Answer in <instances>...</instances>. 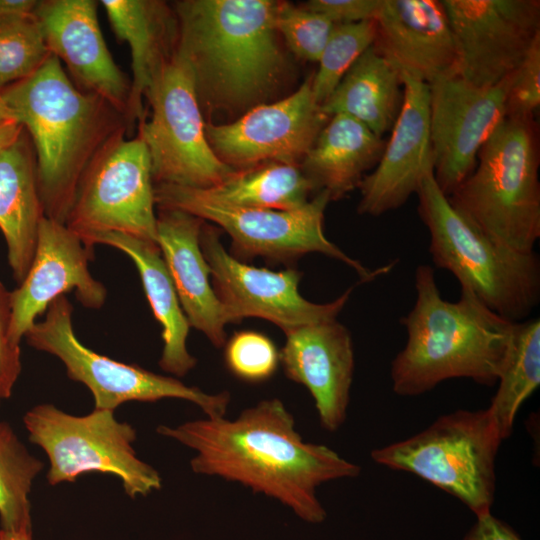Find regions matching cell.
<instances>
[{"label": "cell", "mask_w": 540, "mask_h": 540, "mask_svg": "<svg viewBox=\"0 0 540 540\" xmlns=\"http://www.w3.org/2000/svg\"><path fill=\"white\" fill-rule=\"evenodd\" d=\"M156 431L195 452L190 460L194 473L240 483L309 523L326 517L317 497L320 485L361 472L329 447L303 441L278 398L261 400L235 419L205 417L174 427L159 425Z\"/></svg>", "instance_id": "1"}, {"label": "cell", "mask_w": 540, "mask_h": 540, "mask_svg": "<svg viewBox=\"0 0 540 540\" xmlns=\"http://www.w3.org/2000/svg\"><path fill=\"white\" fill-rule=\"evenodd\" d=\"M1 93L31 140L44 215L65 224L87 167L108 143L129 135L127 118L80 90L54 55Z\"/></svg>", "instance_id": "2"}, {"label": "cell", "mask_w": 540, "mask_h": 540, "mask_svg": "<svg viewBox=\"0 0 540 540\" xmlns=\"http://www.w3.org/2000/svg\"><path fill=\"white\" fill-rule=\"evenodd\" d=\"M277 5L269 0L175 2L176 52L192 71L201 110L252 108L277 86L284 69Z\"/></svg>", "instance_id": "3"}, {"label": "cell", "mask_w": 540, "mask_h": 540, "mask_svg": "<svg viewBox=\"0 0 540 540\" xmlns=\"http://www.w3.org/2000/svg\"><path fill=\"white\" fill-rule=\"evenodd\" d=\"M416 299L400 319L407 340L391 363L393 391L417 396L452 378L497 383L514 322L491 311L470 290L458 301L442 298L434 269L415 270Z\"/></svg>", "instance_id": "4"}, {"label": "cell", "mask_w": 540, "mask_h": 540, "mask_svg": "<svg viewBox=\"0 0 540 540\" xmlns=\"http://www.w3.org/2000/svg\"><path fill=\"white\" fill-rule=\"evenodd\" d=\"M539 142L534 118H505L450 204L492 241L534 251L540 238Z\"/></svg>", "instance_id": "5"}, {"label": "cell", "mask_w": 540, "mask_h": 540, "mask_svg": "<svg viewBox=\"0 0 540 540\" xmlns=\"http://www.w3.org/2000/svg\"><path fill=\"white\" fill-rule=\"evenodd\" d=\"M416 194L435 266L451 272L461 288L502 318L526 320L540 301L538 254L512 250L477 230L450 204L433 170L425 174Z\"/></svg>", "instance_id": "6"}, {"label": "cell", "mask_w": 540, "mask_h": 540, "mask_svg": "<svg viewBox=\"0 0 540 540\" xmlns=\"http://www.w3.org/2000/svg\"><path fill=\"white\" fill-rule=\"evenodd\" d=\"M502 438L487 409L439 416L419 433L375 448L371 458L412 473L465 504L476 517L490 513Z\"/></svg>", "instance_id": "7"}, {"label": "cell", "mask_w": 540, "mask_h": 540, "mask_svg": "<svg viewBox=\"0 0 540 540\" xmlns=\"http://www.w3.org/2000/svg\"><path fill=\"white\" fill-rule=\"evenodd\" d=\"M154 197L158 209L181 210L215 223L231 237L235 257L286 262L308 253H321L350 266L361 282L386 274L394 265L369 269L325 236L324 211L331 200L324 190L303 207L287 211L222 205L199 189L168 184H154Z\"/></svg>", "instance_id": "8"}, {"label": "cell", "mask_w": 540, "mask_h": 540, "mask_svg": "<svg viewBox=\"0 0 540 540\" xmlns=\"http://www.w3.org/2000/svg\"><path fill=\"white\" fill-rule=\"evenodd\" d=\"M23 423L29 441L47 455L50 485L97 472L116 476L131 498L147 496L162 486L159 472L137 456L136 430L117 420L114 411L94 409L77 416L44 403L29 409Z\"/></svg>", "instance_id": "9"}, {"label": "cell", "mask_w": 540, "mask_h": 540, "mask_svg": "<svg viewBox=\"0 0 540 540\" xmlns=\"http://www.w3.org/2000/svg\"><path fill=\"white\" fill-rule=\"evenodd\" d=\"M73 305L65 295L47 308L45 318L25 335L34 349L57 357L67 376L85 385L94 398V409L115 411L129 401L156 402L182 399L197 405L206 417H224L230 394L203 392L177 378L146 370L138 365L116 361L96 353L77 338L72 323Z\"/></svg>", "instance_id": "10"}, {"label": "cell", "mask_w": 540, "mask_h": 540, "mask_svg": "<svg viewBox=\"0 0 540 540\" xmlns=\"http://www.w3.org/2000/svg\"><path fill=\"white\" fill-rule=\"evenodd\" d=\"M145 99L151 116L138 124L137 135L148 150L154 184L207 189L236 171L208 143L192 71L176 49Z\"/></svg>", "instance_id": "11"}, {"label": "cell", "mask_w": 540, "mask_h": 540, "mask_svg": "<svg viewBox=\"0 0 540 540\" xmlns=\"http://www.w3.org/2000/svg\"><path fill=\"white\" fill-rule=\"evenodd\" d=\"M126 137L108 143L79 182L65 225L83 243L95 234L116 232L157 244L149 153L138 135Z\"/></svg>", "instance_id": "12"}, {"label": "cell", "mask_w": 540, "mask_h": 540, "mask_svg": "<svg viewBox=\"0 0 540 540\" xmlns=\"http://www.w3.org/2000/svg\"><path fill=\"white\" fill-rule=\"evenodd\" d=\"M200 246L210 268L213 289L229 323L244 318L266 319L283 332L314 323L334 320L350 298L348 288L328 303H314L298 290L302 273L294 268L272 271L238 260L220 240V232L204 222Z\"/></svg>", "instance_id": "13"}, {"label": "cell", "mask_w": 540, "mask_h": 540, "mask_svg": "<svg viewBox=\"0 0 540 540\" xmlns=\"http://www.w3.org/2000/svg\"><path fill=\"white\" fill-rule=\"evenodd\" d=\"M458 54L457 75L478 87L499 84L540 36L539 0H441Z\"/></svg>", "instance_id": "14"}, {"label": "cell", "mask_w": 540, "mask_h": 540, "mask_svg": "<svg viewBox=\"0 0 540 540\" xmlns=\"http://www.w3.org/2000/svg\"><path fill=\"white\" fill-rule=\"evenodd\" d=\"M511 79L478 87L454 75L428 84L433 174L446 196L471 174L480 149L506 118Z\"/></svg>", "instance_id": "15"}, {"label": "cell", "mask_w": 540, "mask_h": 540, "mask_svg": "<svg viewBox=\"0 0 540 540\" xmlns=\"http://www.w3.org/2000/svg\"><path fill=\"white\" fill-rule=\"evenodd\" d=\"M329 118L309 78L290 96L260 103L232 123L205 124V134L216 156L235 170L267 162L298 165Z\"/></svg>", "instance_id": "16"}, {"label": "cell", "mask_w": 540, "mask_h": 540, "mask_svg": "<svg viewBox=\"0 0 540 540\" xmlns=\"http://www.w3.org/2000/svg\"><path fill=\"white\" fill-rule=\"evenodd\" d=\"M93 251L65 224L44 217L39 225L30 268L11 291L14 341L21 344L36 318L58 297L74 291L88 309H100L107 290L89 271Z\"/></svg>", "instance_id": "17"}, {"label": "cell", "mask_w": 540, "mask_h": 540, "mask_svg": "<svg viewBox=\"0 0 540 540\" xmlns=\"http://www.w3.org/2000/svg\"><path fill=\"white\" fill-rule=\"evenodd\" d=\"M98 4L94 0H41L34 13L50 53L65 66L72 82L126 116L130 81L106 45Z\"/></svg>", "instance_id": "18"}, {"label": "cell", "mask_w": 540, "mask_h": 540, "mask_svg": "<svg viewBox=\"0 0 540 540\" xmlns=\"http://www.w3.org/2000/svg\"><path fill=\"white\" fill-rule=\"evenodd\" d=\"M403 100L375 170L360 182L357 211L380 216L403 206L433 170L429 133V85L401 73Z\"/></svg>", "instance_id": "19"}, {"label": "cell", "mask_w": 540, "mask_h": 540, "mask_svg": "<svg viewBox=\"0 0 540 540\" xmlns=\"http://www.w3.org/2000/svg\"><path fill=\"white\" fill-rule=\"evenodd\" d=\"M280 364L285 376L311 394L320 425L337 431L345 422L354 373L351 334L337 319L284 332Z\"/></svg>", "instance_id": "20"}, {"label": "cell", "mask_w": 540, "mask_h": 540, "mask_svg": "<svg viewBox=\"0 0 540 540\" xmlns=\"http://www.w3.org/2000/svg\"><path fill=\"white\" fill-rule=\"evenodd\" d=\"M374 49L402 74L432 82L457 75L458 54L441 0H382Z\"/></svg>", "instance_id": "21"}, {"label": "cell", "mask_w": 540, "mask_h": 540, "mask_svg": "<svg viewBox=\"0 0 540 540\" xmlns=\"http://www.w3.org/2000/svg\"><path fill=\"white\" fill-rule=\"evenodd\" d=\"M157 244L190 327L217 348L226 343L225 309L210 283V268L200 246L204 220L176 209H158Z\"/></svg>", "instance_id": "22"}, {"label": "cell", "mask_w": 540, "mask_h": 540, "mask_svg": "<svg viewBox=\"0 0 540 540\" xmlns=\"http://www.w3.org/2000/svg\"><path fill=\"white\" fill-rule=\"evenodd\" d=\"M116 37L131 53L132 79L127 108L130 132L145 119L144 100L176 49L177 20L168 4L155 0H103Z\"/></svg>", "instance_id": "23"}, {"label": "cell", "mask_w": 540, "mask_h": 540, "mask_svg": "<svg viewBox=\"0 0 540 540\" xmlns=\"http://www.w3.org/2000/svg\"><path fill=\"white\" fill-rule=\"evenodd\" d=\"M84 244L91 251L96 244L114 247L133 261L153 315L162 328L163 349L159 366L163 371L177 377L189 373L197 363L186 345L190 324L159 246L116 232L95 234Z\"/></svg>", "instance_id": "24"}, {"label": "cell", "mask_w": 540, "mask_h": 540, "mask_svg": "<svg viewBox=\"0 0 540 540\" xmlns=\"http://www.w3.org/2000/svg\"><path fill=\"white\" fill-rule=\"evenodd\" d=\"M44 217L35 154L24 130L14 143L0 151V231L18 284L32 263Z\"/></svg>", "instance_id": "25"}, {"label": "cell", "mask_w": 540, "mask_h": 540, "mask_svg": "<svg viewBox=\"0 0 540 540\" xmlns=\"http://www.w3.org/2000/svg\"><path fill=\"white\" fill-rule=\"evenodd\" d=\"M386 141L359 120L342 113L330 116L302 159V172L315 190L338 200L359 187L364 173L378 163Z\"/></svg>", "instance_id": "26"}, {"label": "cell", "mask_w": 540, "mask_h": 540, "mask_svg": "<svg viewBox=\"0 0 540 540\" xmlns=\"http://www.w3.org/2000/svg\"><path fill=\"white\" fill-rule=\"evenodd\" d=\"M401 87L400 71L371 46L350 67L321 109L329 117L349 115L382 137L392 129L400 112Z\"/></svg>", "instance_id": "27"}, {"label": "cell", "mask_w": 540, "mask_h": 540, "mask_svg": "<svg viewBox=\"0 0 540 540\" xmlns=\"http://www.w3.org/2000/svg\"><path fill=\"white\" fill-rule=\"evenodd\" d=\"M199 190L222 205L287 211L307 204L315 188L300 166L267 162L236 170L216 186Z\"/></svg>", "instance_id": "28"}, {"label": "cell", "mask_w": 540, "mask_h": 540, "mask_svg": "<svg viewBox=\"0 0 540 540\" xmlns=\"http://www.w3.org/2000/svg\"><path fill=\"white\" fill-rule=\"evenodd\" d=\"M498 388L486 408L502 440L513 432L522 404L540 385V319L514 322Z\"/></svg>", "instance_id": "29"}, {"label": "cell", "mask_w": 540, "mask_h": 540, "mask_svg": "<svg viewBox=\"0 0 540 540\" xmlns=\"http://www.w3.org/2000/svg\"><path fill=\"white\" fill-rule=\"evenodd\" d=\"M43 469L20 440L14 428L0 421V523L1 529H31L30 493L33 482Z\"/></svg>", "instance_id": "30"}, {"label": "cell", "mask_w": 540, "mask_h": 540, "mask_svg": "<svg viewBox=\"0 0 540 540\" xmlns=\"http://www.w3.org/2000/svg\"><path fill=\"white\" fill-rule=\"evenodd\" d=\"M51 55L34 12L0 17V91L33 75Z\"/></svg>", "instance_id": "31"}, {"label": "cell", "mask_w": 540, "mask_h": 540, "mask_svg": "<svg viewBox=\"0 0 540 540\" xmlns=\"http://www.w3.org/2000/svg\"><path fill=\"white\" fill-rule=\"evenodd\" d=\"M376 37L375 20L335 24L311 78V89L318 104L334 91L355 61L370 48Z\"/></svg>", "instance_id": "32"}, {"label": "cell", "mask_w": 540, "mask_h": 540, "mask_svg": "<svg viewBox=\"0 0 540 540\" xmlns=\"http://www.w3.org/2000/svg\"><path fill=\"white\" fill-rule=\"evenodd\" d=\"M224 361L238 379L261 383L275 374L280 364V351L265 334L243 330L235 332L224 344Z\"/></svg>", "instance_id": "33"}, {"label": "cell", "mask_w": 540, "mask_h": 540, "mask_svg": "<svg viewBox=\"0 0 540 540\" xmlns=\"http://www.w3.org/2000/svg\"><path fill=\"white\" fill-rule=\"evenodd\" d=\"M334 25L318 12L278 2L276 31L284 37L292 52L302 59L318 62Z\"/></svg>", "instance_id": "34"}, {"label": "cell", "mask_w": 540, "mask_h": 540, "mask_svg": "<svg viewBox=\"0 0 540 540\" xmlns=\"http://www.w3.org/2000/svg\"><path fill=\"white\" fill-rule=\"evenodd\" d=\"M540 104V36L512 74L505 101L506 118H534Z\"/></svg>", "instance_id": "35"}, {"label": "cell", "mask_w": 540, "mask_h": 540, "mask_svg": "<svg viewBox=\"0 0 540 540\" xmlns=\"http://www.w3.org/2000/svg\"><path fill=\"white\" fill-rule=\"evenodd\" d=\"M11 291L0 281V398L8 399L22 371L21 347L12 337Z\"/></svg>", "instance_id": "36"}, {"label": "cell", "mask_w": 540, "mask_h": 540, "mask_svg": "<svg viewBox=\"0 0 540 540\" xmlns=\"http://www.w3.org/2000/svg\"><path fill=\"white\" fill-rule=\"evenodd\" d=\"M382 0H310L306 9L326 16L334 24L357 23L374 20Z\"/></svg>", "instance_id": "37"}, {"label": "cell", "mask_w": 540, "mask_h": 540, "mask_svg": "<svg viewBox=\"0 0 540 540\" xmlns=\"http://www.w3.org/2000/svg\"><path fill=\"white\" fill-rule=\"evenodd\" d=\"M476 518L475 524L462 540H522L512 528L495 518L491 512Z\"/></svg>", "instance_id": "38"}, {"label": "cell", "mask_w": 540, "mask_h": 540, "mask_svg": "<svg viewBox=\"0 0 540 540\" xmlns=\"http://www.w3.org/2000/svg\"><path fill=\"white\" fill-rule=\"evenodd\" d=\"M23 132V126L4 100L0 91V151L14 143Z\"/></svg>", "instance_id": "39"}, {"label": "cell", "mask_w": 540, "mask_h": 540, "mask_svg": "<svg viewBox=\"0 0 540 540\" xmlns=\"http://www.w3.org/2000/svg\"><path fill=\"white\" fill-rule=\"evenodd\" d=\"M37 4L38 0H0V17L33 13Z\"/></svg>", "instance_id": "40"}, {"label": "cell", "mask_w": 540, "mask_h": 540, "mask_svg": "<svg viewBox=\"0 0 540 540\" xmlns=\"http://www.w3.org/2000/svg\"><path fill=\"white\" fill-rule=\"evenodd\" d=\"M0 540H32L31 529L8 531L0 529Z\"/></svg>", "instance_id": "41"}, {"label": "cell", "mask_w": 540, "mask_h": 540, "mask_svg": "<svg viewBox=\"0 0 540 540\" xmlns=\"http://www.w3.org/2000/svg\"><path fill=\"white\" fill-rule=\"evenodd\" d=\"M1 401H2V399L0 398V404H1Z\"/></svg>", "instance_id": "42"}]
</instances>
